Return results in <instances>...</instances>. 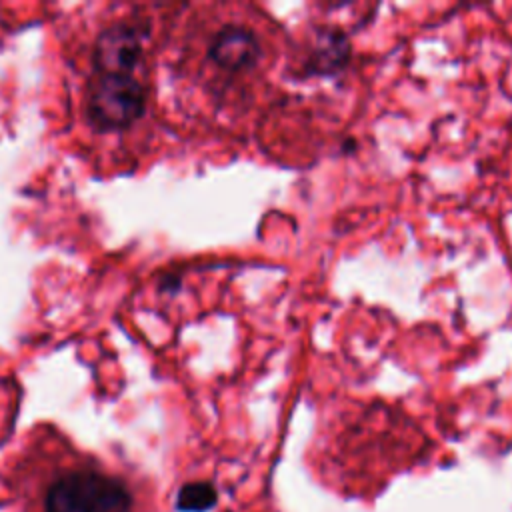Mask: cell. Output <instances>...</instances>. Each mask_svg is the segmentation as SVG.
<instances>
[{
	"mask_svg": "<svg viewBox=\"0 0 512 512\" xmlns=\"http://www.w3.org/2000/svg\"><path fill=\"white\" fill-rule=\"evenodd\" d=\"M130 504L126 484L96 470L66 472L44 494V512H128Z\"/></svg>",
	"mask_w": 512,
	"mask_h": 512,
	"instance_id": "cell-1",
	"label": "cell"
},
{
	"mask_svg": "<svg viewBox=\"0 0 512 512\" xmlns=\"http://www.w3.org/2000/svg\"><path fill=\"white\" fill-rule=\"evenodd\" d=\"M146 90L132 74H98L88 90L86 112L98 130H118L144 114Z\"/></svg>",
	"mask_w": 512,
	"mask_h": 512,
	"instance_id": "cell-2",
	"label": "cell"
},
{
	"mask_svg": "<svg viewBox=\"0 0 512 512\" xmlns=\"http://www.w3.org/2000/svg\"><path fill=\"white\" fill-rule=\"evenodd\" d=\"M142 56V30L120 22L96 38L94 66L98 74H132Z\"/></svg>",
	"mask_w": 512,
	"mask_h": 512,
	"instance_id": "cell-3",
	"label": "cell"
},
{
	"mask_svg": "<svg viewBox=\"0 0 512 512\" xmlns=\"http://www.w3.org/2000/svg\"><path fill=\"white\" fill-rule=\"evenodd\" d=\"M258 54L254 38L244 30H222L210 50V56L230 70H238L250 64Z\"/></svg>",
	"mask_w": 512,
	"mask_h": 512,
	"instance_id": "cell-4",
	"label": "cell"
},
{
	"mask_svg": "<svg viewBox=\"0 0 512 512\" xmlns=\"http://www.w3.org/2000/svg\"><path fill=\"white\" fill-rule=\"evenodd\" d=\"M216 502V490L208 482H190L178 490L176 508L180 512H204Z\"/></svg>",
	"mask_w": 512,
	"mask_h": 512,
	"instance_id": "cell-5",
	"label": "cell"
}]
</instances>
